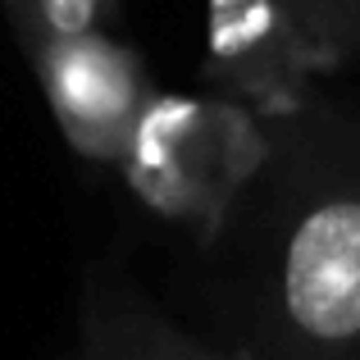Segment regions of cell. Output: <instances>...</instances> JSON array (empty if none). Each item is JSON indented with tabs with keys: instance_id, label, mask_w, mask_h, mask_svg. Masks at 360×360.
<instances>
[{
	"instance_id": "1",
	"label": "cell",
	"mask_w": 360,
	"mask_h": 360,
	"mask_svg": "<svg viewBox=\"0 0 360 360\" xmlns=\"http://www.w3.org/2000/svg\"><path fill=\"white\" fill-rule=\"evenodd\" d=\"M274 128L260 342L269 360H360V132L306 105Z\"/></svg>"
},
{
	"instance_id": "2",
	"label": "cell",
	"mask_w": 360,
	"mask_h": 360,
	"mask_svg": "<svg viewBox=\"0 0 360 360\" xmlns=\"http://www.w3.org/2000/svg\"><path fill=\"white\" fill-rule=\"evenodd\" d=\"M274 160V128L214 91H155L132 123L119 174L146 214L214 246Z\"/></svg>"
},
{
	"instance_id": "3",
	"label": "cell",
	"mask_w": 360,
	"mask_h": 360,
	"mask_svg": "<svg viewBox=\"0 0 360 360\" xmlns=\"http://www.w3.org/2000/svg\"><path fill=\"white\" fill-rule=\"evenodd\" d=\"M27 69L51 105L60 137L91 165H119L132 123L160 91L141 51L105 27L41 46L27 55Z\"/></svg>"
},
{
	"instance_id": "4",
	"label": "cell",
	"mask_w": 360,
	"mask_h": 360,
	"mask_svg": "<svg viewBox=\"0 0 360 360\" xmlns=\"http://www.w3.org/2000/svg\"><path fill=\"white\" fill-rule=\"evenodd\" d=\"M205 82L214 96L283 123L310 105V87L333 64L306 41L278 0H205Z\"/></svg>"
},
{
	"instance_id": "5",
	"label": "cell",
	"mask_w": 360,
	"mask_h": 360,
	"mask_svg": "<svg viewBox=\"0 0 360 360\" xmlns=\"http://www.w3.org/2000/svg\"><path fill=\"white\" fill-rule=\"evenodd\" d=\"M69 360H238L169 319L146 292L87 274L78 297V347Z\"/></svg>"
},
{
	"instance_id": "6",
	"label": "cell",
	"mask_w": 360,
	"mask_h": 360,
	"mask_svg": "<svg viewBox=\"0 0 360 360\" xmlns=\"http://www.w3.org/2000/svg\"><path fill=\"white\" fill-rule=\"evenodd\" d=\"M0 9H5L9 27H14V41L23 51V60L51 41L110 27L101 0H0Z\"/></svg>"
},
{
	"instance_id": "7",
	"label": "cell",
	"mask_w": 360,
	"mask_h": 360,
	"mask_svg": "<svg viewBox=\"0 0 360 360\" xmlns=\"http://www.w3.org/2000/svg\"><path fill=\"white\" fill-rule=\"evenodd\" d=\"M328 64L360 55V0H278Z\"/></svg>"
},
{
	"instance_id": "8",
	"label": "cell",
	"mask_w": 360,
	"mask_h": 360,
	"mask_svg": "<svg viewBox=\"0 0 360 360\" xmlns=\"http://www.w3.org/2000/svg\"><path fill=\"white\" fill-rule=\"evenodd\" d=\"M101 9H105V23H115L119 9H123V0H101Z\"/></svg>"
},
{
	"instance_id": "9",
	"label": "cell",
	"mask_w": 360,
	"mask_h": 360,
	"mask_svg": "<svg viewBox=\"0 0 360 360\" xmlns=\"http://www.w3.org/2000/svg\"><path fill=\"white\" fill-rule=\"evenodd\" d=\"M64 360H69V356H64Z\"/></svg>"
}]
</instances>
